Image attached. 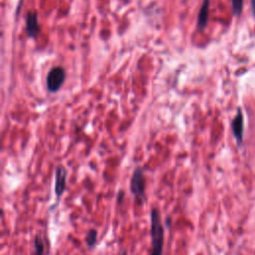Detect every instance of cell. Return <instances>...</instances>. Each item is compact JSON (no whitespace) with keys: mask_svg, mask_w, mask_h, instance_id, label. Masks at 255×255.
<instances>
[{"mask_svg":"<svg viewBox=\"0 0 255 255\" xmlns=\"http://www.w3.org/2000/svg\"><path fill=\"white\" fill-rule=\"evenodd\" d=\"M232 129L236 143L238 147H240L243 143V135H244V119L240 108H238L236 111V116L232 123Z\"/></svg>","mask_w":255,"mask_h":255,"instance_id":"cell-5","label":"cell"},{"mask_svg":"<svg viewBox=\"0 0 255 255\" xmlns=\"http://www.w3.org/2000/svg\"><path fill=\"white\" fill-rule=\"evenodd\" d=\"M97 238H98L97 230H95V229L90 230V232H88V234L86 236V243L89 248H91V249L94 248V246L96 245V242H97Z\"/></svg>","mask_w":255,"mask_h":255,"instance_id":"cell-9","label":"cell"},{"mask_svg":"<svg viewBox=\"0 0 255 255\" xmlns=\"http://www.w3.org/2000/svg\"><path fill=\"white\" fill-rule=\"evenodd\" d=\"M26 29L28 35L31 38H35L39 33L38 15L35 11H28L26 16Z\"/></svg>","mask_w":255,"mask_h":255,"instance_id":"cell-6","label":"cell"},{"mask_svg":"<svg viewBox=\"0 0 255 255\" xmlns=\"http://www.w3.org/2000/svg\"><path fill=\"white\" fill-rule=\"evenodd\" d=\"M124 195H125V192H124L123 190H120L119 193H118V198H117V200H118V203H122Z\"/></svg>","mask_w":255,"mask_h":255,"instance_id":"cell-11","label":"cell"},{"mask_svg":"<svg viewBox=\"0 0 255 255\" xmlns=\"http://www.w3.org/2000/svg\"><path fill=\"white\" fill-rule=\"evenodd\" d=\"M209 6H210L209 0H204L203 5L200 9V13H198L197 16V23H196V26L200 30H204L208 25L209 16Z\"/></svg>","mask_w":255,"mask_h":255,"instance_id":"cell-7","label":"cell"},{"mask_svg":"<svg viewBox=\"0 0 255 255\" xmlns=\"http://www.w3.org/2000/svg\"><path fill=\"white\" fill-rule=\"evenodd\" d=\"M232 12L235 16H239L243 9V0H232Z\"/></svg>","mask_w":255,"mask_h":255,"instance_id":"cell-10","label":"cell"},{"mask_svg":"<svg viewBox=\"0 0 255 255\" xmlns=\"http://www.w3.org/2000/svg\"><path fill=\"white\" fill-rule=\"evenodd\" d=\"M151 255H162L164 244V230L162 223L161 212L156 208L151 210Z\"/></svg>","mask_w":255,"mask_h":255,"instance_id":"cell-1","label":"cell"},{"mask_svg":"<svg viewBox=\"0 0 255 255\" xmlns=\"http://www.w3.org/2000/svg\"><path fill=\"white\" fill-rule=\"evenodd\" d=\"M34 245V253L33 255H44L45 252V244L40 234H36L33 240Z\"/></svg>","mask_w":255,"mask_h":255,"instance_id":"cell-8","label":"cell"},{"mask_svg":"<svg viewBox=\"0 0 255 255\" xmlns=\"http://www.w3.org/2000/svg\"><path fill=\"white\" fill-rule=\"evenodd\" d=\"M250 3H251L252 15H253V17H255V0H250Z\"/></svg>","mask_w":255,"mask_h":255,"instance_id":"cell-12","label":"cell"},{"mask_svg":"<svg viewBox=\"0 0 255 255\" xmlns=\"http://www.w3.org/2000/svg\"><path fill=\"white\" fill-rule=\"evenodd\" d=\"M119 255H129V254H128V252H127V250H126V249H122V250L120 251Z\"/></svg>","mask_w":255,"mask_h":255,"instance_id":"cell-13","label":"cell"},{"mask_svg":"<svg viewBox=\"0 0 255 255\" xmlns=\"http://www.w3.org/2000/svg\"><path fill=\"white\" fill-rule=\"evenodd\" d=\"M66 79V71L61 66L53 67L47 74L46 85L47 89L51 93L58 92L65 82Z\"/></svg>","mask_w":255,"mask_h":255,"instance_id":"cell-3","label":"cell"},{"mask_svg":"<svg viewBox=\"0 0 255 255\" xmlns=\"http://www.w3.org/2000/svg\"><path fill=\"white\" fill-rule=\"evenodd\" d=\"M67 169L63 165H58L55 171V194L60 200L66 189Z\"/></svg>","mask_w":255,"mask_h":255,"instance_id":"cell-4","label":"cell"},{"mask_svg":"<svg viewBox=\"0 0 255 255\" xmlns=\"http://www.w3.org/2000/svg\"><path fill=\"white\" fill-rule=\"evenodd\" d=\"M130 190L139 206L144 205L146 200V177L141 167H136L133 173Z\"/></svg>","mask_w":255,"mask_h":255,"instance_id":"cell-2","label":"cell"}]
</instances>
